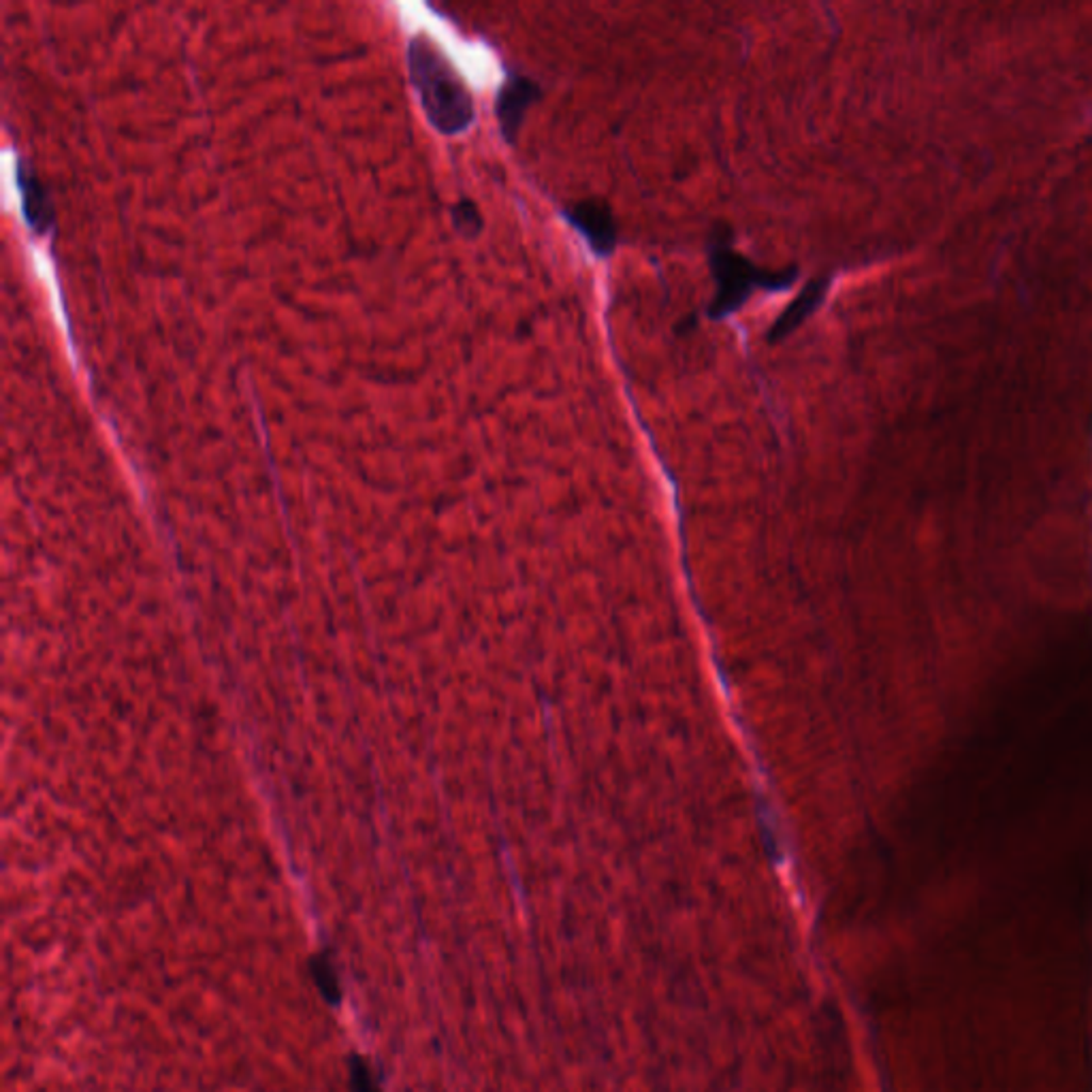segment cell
I'll list each match as a JSON object with an SVG mask.
<instances>
[{
    "mask_svg": "<svg viewBox=\"0 0 1092 1092\" xmlns=\"http://www.w3.org/2000/svg\"><path fill=\"white\" fill-rule=\"evenodd\" d=\"M408 71L425 116L438 133L461 135L472 127L476 114L470 91L440 48L423 33L408 44Z\"/></svg>",
    "mask_w": 1092,
    "mask_h": 1092,
    "instance_id": "cell-1",
    "label": "cell"
},
{
    "mask_svg": "<svg viewBox=\"0 0 1092 1092\" xmlns=\"http://www.w3.org/2000/svg\"><path fill=\"white\" fill-rule=\"evenodd\" d=\"M708 263L717 284V293L708 306V316L713 321H723L738 312L755 289L785 291L798 278L796 267H787L783 272L760 270L745 257L736 255L726 227H717L711 235Z\"/></svg>",
    "mask_w": 1092,
    "mask_h": 1092,
    "instance_id": "cell-2",
    "label": "cell"
},
{
    "mask_svg": "<svg viewBox=\"0 0 1092 1092\" xmlns=\"http://www.w3.org/2000/svg\"><path fill=\"white\" fill-rule=\"evenodd\" d=\"M568 223L587 240L593 255L606 259L617 248V223L606 201L587 199L566 210Z\"/></svg>",
    "mask_w": 1092,
    "mask_h": 1092,
    "instance_id": "cell-3",
    "label": "cell"
},
{
    "mask_svg": "<svg viewBox=\"0 0 1092 1092\" xmlns=\"http://www.w3.org/2000/svg\"><path fill=\"white\" fill-rule=\"evenodd\" d=\"M536 99H540V88L523 76L510 74L502 84L495 101V114L500 131L508 144L517 142L525 114Z\"/></svg>",
    "mask_w": 1092,
    "mask_h": 1092,
    "instance_id": "cell-4",
    "label": "cell"
},
{
    "mask_svg": "<svg viewBox=\"0 0 1092 1092\" xmlns=\"http://www.w3.org/2000/svg\"><path fill=\"white\" fill-rule=\"evenodd\" d=\"M18 189L22 199V216L27 225L37 233L46 235L54 227V206L50 199L48 189L44 186L42 178L37 176L35 167L29 161L18 163Z\"/></svg>",
    "mask_w": 1092,
    "mask_h": 1092,
    "instance_id": "cell-5",
    "label": "cell"
},
{
    "mask_svg": "<svg viewBox=\"0 0 1092 1092\" xmlns=\"http://www.w3.org/2000/svg\"><path fill=\"white\" fill-rule=\"evenodd\" d=\"M830 282L832 278L830 276H819V278H813L800 293L798 297L775 319L766 340L768 344H779L781 340H785L787 336H792L826 299L828 295V289H830Z\"/></svg>",
    "mask_w": 1092,
    "mask_h": 1092,
    "instance_id": "cell-6",
    "label": "cell"
},
{
    "mask_svg": "<svg viewBox=\"0 0 1092 1092\" xmlns=\"http://www.w3.org/2000/svg\"><path fill=\"white\" fill-rule=\"evenodd\" d=\"M453 227L466 240H476L483 233V216L474 201L463 199L453 208Z\"/></svg>",
    "mask_w": 1092,
    "mask_h": 1092,
    "instance_id": "cell-7",
    "label": "cell"
},
{
    "mask_svg": "<svg viewBox=\"0 0 1092 1092\" xmlns=\"http://www.w3.org/2000/svg\"><path fill=\"white\" fill-rule=\"evenodd\" d=\"M310 966H312V975H314L321 992L325 994V998L329 1003H338L340 1000V983H338V977H336L329 960L325 956H316L310 962Z\"/></svg>",
    "mask_w": 1092,
    "mask_h": 1092,
    "instance_id": "cell-8",
    "label": "cell"
},
{
    "mask_svg": "<svg viewBox=\"0 0 1092 1092\" xmlns=\"http://www.w3.org/2000/svg\"><path fill=\"white\" fill-rule=\"evenodd\" d=\"M351 1086L353 1092H380L372 1069L361 1056H353L351 1060Z\"/></svg>",
    "mask_w": 1092,
    "mask_h": 1092,
    "instance_id": "cell-9",
    "label": "cell"
}]
</instances>
